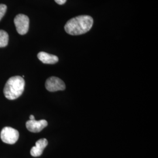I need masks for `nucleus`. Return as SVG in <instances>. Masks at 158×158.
<instances>
[{
	"label": "nucleus",
	"mask_w": 158,
	"mask_h": 158,
	"mask_svg": "<svg viewBox=\"0 0 158 158\" xmlns=\"http://www.w3.org/2000/svg\"><path fill=\"white\" fill-rule=\"evenodd\" d=\"M93 25V19L89 15H79L69 20L64 26L65 31L71 35L85 34Z\"/></svg>",
	"instance_id": "obj_1"
},
{
	"label": "nucleus",
	"mask_w": 158,
	"mask_h": 158,
	"mask_svg": "<svg viewBox=\"0 0 158 158\" xmlns=\"http://www.w3.org/2000/svg\"><path fill=\"white\" fill-rule=\"evenodd\" d=\"M25 88V80L22 77L17 76L8 79L6 81L4 94L8 100H15L22 95Z\"/></svg>",
	"instance_id": "obj_2"
},
{
	"label": "nucleus",
	"mask_w": 158,
	"mask_h": 158,
	"mask_svg": "<svg viewBox=\"0 0 158 158\" xmlns=\"http://www.w3.org/2000/svg\"><path fill=\"white\" fill-rule=\"evenodd\" d=\"M19 134L17 130L6 127L1 132V139L3 142L8 144H14L17 142L19 138Z\"/></svg>",
	"instance_id": "obj_3"
},
{
	"label": "nucleus",
	"mask_w": 158,
	"mask_h": 158,
	"mask_svg": "<svg viewBox=\"0 0 158 158\" xmlns=\"http://www.w3.org/2000/svg\"><path fill=\"white\" fill-rule=\"evenodd\" d=\"M14 22L18 34L25 35L28 32L29 27V19L28 16L18 14L14 18Z\"/></svg>",
	"instance_id": "obj_4"
},
{
	"label": "nucleus",
	"mask_w": 158,
	"mask_h": 158,
	"mask_svg": "<svg viewBox=\"0 0 158 158\" xmlns=\"http://www.w3.org/2000/svg\"><path fill=\"white\" fill-rule=\"evenodd\" d=\"M46 89L51 92L64 90L66 85L64 81L56 77H51L47 79L45 83Z\"/></svg>",
	"instance_id": "obj_5"
},
{
	"label": "nucleus",
	"mask_w": 158,
	"mask_h": 158,
	"mask_svg": "<svg viewBox=\"0 0 158 158\" xmlns=\"http://www.w3.org/2000/svg\"><path fill=\"white\" fill-rule=\"evenodd\" d=\"M48 125V122L45 119L40 121L29 120L26 123L27 128L32 132H40Z\"/></svg>",
	"instance_id": "obj_6"
},
{
	"label": "nucleus",
	"mask_w": 158,
	"mask_h": 158,
	"mask_svg": "<svg viewBox=\"0 0 158 158\" xmlns=\"http://www.w3.org/2000/svg\"><path fill=\"white\" fill-rule=\"evenodd\" d=\"M48 144V141L45 138H42L37 141L35 146L32 147L31 149V155L34 157L40 156L42 154L44 149L47 147Z\"/></svg>",
	"instance_id": "obj_7"
},
{
	"label": "nucleus",
	"mask_w": 158,
	"mask_h": 158,
	"mask_svg": "<svg viewBox=\"0 0 158 158\" xmlns=\"http://www.w3.org/2000/svg\"><path fill=\"white\" fill-rule=\"evenodd\" d=\"M38 58L45 64H55L59 61V58L53 55L49 54L45 52H40L38 54Z\"/></svg>",
	"instance_id": "obj_8"
},
{
	"label": "nucleus",
	"mask_w": 158,
	"mask_h": 158,
	"mask_svg": "<svg viewBox=\"0 0 158 158\" xmlns=\"http://www.w3.org/2000/svg\"><path fill=\"white\" fill-rule=\"evenodd\" d=\"M9 36L8 33L3 31L0 30V48L6 47L8 44Z\"/></svg>",
	"instance_id": "obj_9"
},
{
	"label": "nucleus",
	"mask_w": 158,
	"mask_h": 158,
	"mask_svg": "<svg viewBox=\"0 0 158 158\" xmlns=\"http://www.w3.org/2000/svg\"><path fill=\"white\" fill-rule=\"evenodd\" d=\"M6 9L7 6L5 4H0V21L6 14Z\"/></svg>",
	"instance_id": "obj_10"
},
{
	"label": "nucleus",
	"mask_w": 158,
	"mask_h": 158,
	"mask_svg": "<svg viewBox=\"0 0 158 158\" xmlns=\"http://www.w3.org/2000/svg\"><path fill=\"white\" fill-rule=\"evenodd\" d=\"M67 0H55V1L59 5H63Z\"/></svg>",
	"instance_id": "obj_11"
},
{
	"label": "nucleus",
	"mask_w": 158,
	"mask_h": 158,
	"mask_svg": "<svg viewBox=\"0 0 158 158\" xmlns=\"http://www.w3.org/2000/svg\"><path fill=\"white\" fill-rule=\"evenodd\" d=\"M29 119H30V120H35V117H34V115H30Z\"/></svg>",
	"instance_id": "obj_12"
}]
</instances>
